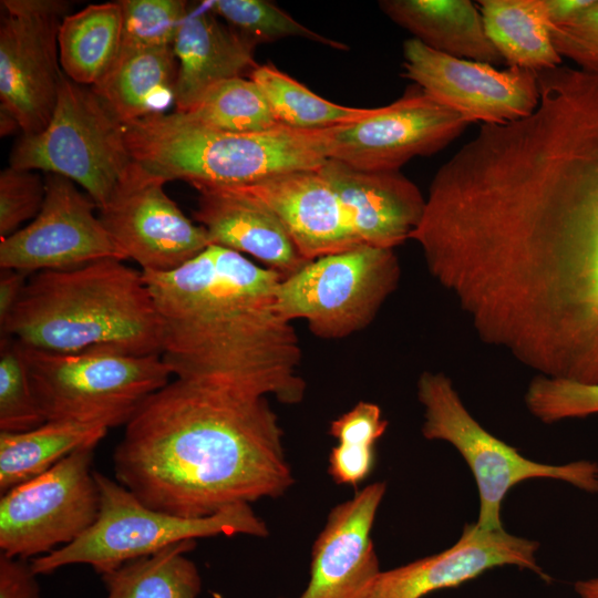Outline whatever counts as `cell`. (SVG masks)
Wrapping results in <instances>:
<instances>
[{
  "label": "cell",
  "instance_id": "6da1fadb",
  "mask_svg": "<svg viewBox=\"0 0 598 598\" xmlns=\"http://www.w3.org/2000/svg\"><path fill=\"white\" fill-rule=\"evenodd\" d=\"M282 435L266 398L175 379L125 424L115 480L155 511L213 516L292 486Z\"/></svg>",
  "mask_w": 598,
  "mask_h": 598
},
{
  "label": "cell",
  "instance_id": "7a4b0ae2",
  "mask_svg": "<svg viewBox=\"0 0 598 598\" xmlns=\"http://www.w3.org/2000/svg\"><path fill=\"white\" fill-rule=\"evenodd\" d=\"M143 272L176 379L239 394L302 401L301 349L276 307L282 278L216 245L169 272Z\"/></svg>",
  "mask_w": 598,
  "mask_h": 598
},
{
  "label": "cell",
  "instance_id": "3957f363",
  "mask_svg": "<svg viewBox=\"0 0 598 598\" xmlns=\"http://www.w3.org/2000/svg\"><path fill=\"white\" fill-rule=\"evenodd\" d=\"M1 333L53 353H162V322L143 272L113 258L32 274Z\"/></svg>",
  "mask_w": 598,
  "mask_h": 598
},
{
  "label": "cell",
  "instance_id": "277c9868",
  "mask_svg": "<svg viewBox=\"0 0 598 598\" xmlns=\"http://www.w3.org/2000/svg\"><path fill=\"white\" fill-rule=\"evenodd\" d=\"M331 128L288 126L231 133L199 125L183 113L153 114L124 124L132 159L167 182L234 187L303 169L330 158Z\"/></svg>",
  "mask_w": 598,
  "mask_h": 598
},
{
  "label": "cell",
  "instance_id": "5b68a950",
  "mask_svg": "<svg viewBox=\"0 0 598 598\" xmlns=\"http://www.w3.org/2000/svg\"><path fill=\"white\" fill-rule=\"evenodd\" d=\"M94 476L100 491L95 523L73 543L31 559L38 576L76 564L89 565L102 576L184 540L269 534L266 523L248 504L234 505L208 517L184 518L147 507L116 480L96 471Z\"/></svg>",
  "mask_w": 598,
  "mask_h": 598
},
{
  "label": "cell",
  "instance_id": "8992f818",
  "mask_svg": "<svg viewBox=\"0 0 598 598\" xmlns=\"http://www.w3.org/2000/svg\"><path fill=\"white\" fill-rule=\"evenodd\" d=\"M16 342L45 421L69 420L109 429L125 425L173 375L157 354L106 349L64 354Z\"/></svg>",
  "mask_w": 598,
  "mask_h": 598
},
{
  "label": "cell",
  "instance_id": "52a82bcc",
  "mask_svg": "<svg viewBox=\"0 0 598 598\" xmlns=\"http://www.w3.org/2000/svg\"><path fill=\"white\" fill-rule=\"evenodd\" d=\"M417 398L424 408L423 436L453 445L474 475L480 495L476 524L481 528H503V499L512 487L526 480L551 478L598 493L596 462L580 460L553 465L524 457L472 416L443 372L424 371L417 381Z\"/></svg>",
  "mask_w": 598,
  "mask_h": 598
},
{
  "label": "cell",
  "instance_id": "ba28073f",
  "mask_svg": "<svg viewBox=\"0 0 598 598\" xmlns=\"http://www.w3.org/2000/svg\"><path fill=\"white\" fill-rule=\"evenodd\" d=\"M133 162L124 125L91 86L60 76L56 103L47 127L22 135L10 166L62 175L103 207Z\"/></svg>",
  "mask_w": 598,
  "mask_h": 598
},
{
  "label": "cell",
  "instance_id": "9c48e42d",
  "mask_svg": "<svg viewBox=\"0 0 598 598\" xmlns=\"http://www.w3.org/2000/svg\"><path fill=\"white\" fill-rule=\"evenodd\" d=\"M400 274L394 249L359 245L310 260L281 278L276 307L291 322L306 320L317 337L344 338L372 322Z\"/></svg>",
  "mask_w": 598,
  "mask_h": 598
},
{
  "label": "cell",
  "instance_id": "30bf717a",
  "mask_svg": "<svg viewBox=\"0 0 598 598\" xmlns=\"http://www.w3.org/2000/svg\"><path fill=\"white\" fill-rule=\"evenodd\" d=\"M96 445L81 446L1 495V554L31 560L73 543L95 523L100 512L92 470Z\"/></svg>",
  "mask_w": 598,
  "mask_h": 598
},
{
  "label": "cell",
  "instance_id": "8fae6325",
  "mask_svg": "<svg viewBox=\"0 0 598 598\" xmlns=\"http://www.w3.org/2000/svg\"><path fill=\"white\" fill-rule=\"evenodd\" d=\"M70 3L2 0L0 106L24 135L43 131L54 111L60 76L59 31Z\"/></svg>",
  "mask_w": 598,
  "mask_h": 598
},
{
  "label": "cell",
  "instance_id": "7c38bea8",
  "mask_svg": "<svg viewBox=\"0 0 598 598\" xmlns=\"http://www.w3.org/2000/svg\"><path fill=\"white\" fill-rule=\"evenodd\" d=\"M166 182L133 161L99 208L109 234L144 272L173 271L212 246L207 230L166 194Z\"/></svg>",
  "mask_w": 598,
  "mask_h": 598
},
{
  "label": "cell",
  "instance_id": "4fadbf2b",
  "mask_svg": "<svg viewBox=\"0 0 598 598\" xmlns=\"http://www.w3.org/2000/svg\"><path fill=\"white\" fill-rule=\"evenodd\" d=\"M470 124L414 84L367 118L332 127L330 158L365 171H400L413 157L443 150Z\"/></svg>",
  "mask_w": 598,
  "mask_h": 598
},
{
  "label": "cell",
  "instance_id": "5bb4252c",
  "mask_svg": "<svg viewBox=\"0 0 598 598\" xmlns=\"http://www.w3.org/2000/svg\"><path fill=\"white\" fill-rule=\"evenodd\" d=\"M94 200L74 182L48 173L45 198L38 216L0 243L1 269L32 275L73 269L106 258L127 259L94 215Z\"/></svg>",
  "mask_w": 598,
  "mask_h": 598
},
{
  "label": "cell",
  "instance_id": "9a60e30c",
  "mask_svg": "<svg viewBox=\"0 0 598 598\" xmlns=\"http://www.w3.org/2000/svg\"><path fill=\"white\" fill-rule=\"evenodd\" d=\"M402 76L467 122L505 124L529 115L539 101L537 74L452 56L411 38Z\"/></svg>",
  "mask_w": 598,
  "mask_h": 598
},
{
  "label": "cell",
  "instance_id": "2e32d148",
  "mask_svg": "<svg viewBox=\"0 0 598 598\" xmlns=\"http://www.w3.org/2000/svg\"><path fill=\"white\" fill-rule=\"evenodd\" d=\"M385 489V483H372L331 509L312 546L309 582L297 598H371L382 571L371 532Z\"/></svg>",
  "mask_w": 598,
  "mask_h": 598
},
{
  "label": "cell",
  "instance_id": "e0dca14e",
  "mask_svg": "<svg viewBox=\"0 0 598 598\" xmlns=\"http://www.w3.org/2000/svg\"><path fill=\"white\" fill-rule=\"evenodd\" d=\"M539 544L501 529H484L466 524L450 548L410 564L381 571L371 598H423L444 588L457 587L488 569L516 566L535 573L545 581L550 577L536 560Z\"/></svg>",
  "mask_w": 598,
  "mask_h": 598
},
{
  "label": "cell",
  "instance_id": "ac0fdd59",
  "mask_svg": "<svg viewBox=\"0 0 598 598\" xmlns=\"http://www.w3.org/2000/svg\"><path fill=\"white\" fill-rule=\"evenodd\" d=\"M226 188L269 208L308 261L363 245L319 168L288 172Z\"/></svg>",
  "mask_w": 598,
  "mask_h": 598
},
{
  "label": "cell",
  "instance_id": "d6986e66",
  "mask_svg": "<svg viewBox=\"0 0 598 598\" xmlns=\"http://www.w3.org/2000/svg\"><path fill=\"white\" fill-rule=\"evenodd\" d=\"M319 171L361 244L394 249L411 239L422 219L425 197L400 171H365L332 158Z\"/></svg>",
  "mask_w": 598,
  "mask_h": 598
},
{
  "label": "cell",
  "instance_id": "ffe728a7",
  "mask_svg": "<svg viewBox=\"0 0 598 598\" xmlns=\"http://www.w3.org/2000/svg\"><path fill=\"white\" fill-rule=\"evenodd\" d=\"M194 218L212 245L248 254L282 278L308 262L278 217L264 204L226 187H198Z\"/></svg>",
  "mask_w": 598,
  "mask_h": 598
},
{
  "label": "cell",
  "instance_id": "44dd1931",
  "mask_svg": "<svg viewBox=\"0 0 598 598\" xmlns=\"http://www.w3.org/2000/svg\"><path fill=\"white\" fill-rule=\"evenodd\" d=\"M258 44L215 16L205 4H190L174 41L178 62L176 112L189 111L213 85L243 76L258 65Z\"/></svg>",
  "mask_w": 598,
  "mask_h": 598
},
{
  "label": "cell",
  "instance_id": "7402d4cb",
  "mask_svg": "<svg viewBox=\"0 0 598 598\" xmlns=\"http://www.w3.org/2000/svg\"><path fill=\"white\" fill-rule=\"evenodd\" d=\"M379 7L433 50L492 65L504 63L485 31L478 6L470 0H383Z\"/></svg>",
  "mask_w": 598,
  "mask_h": 598
},
{
  "label": "cell",
  "instance_id": "603a6c76",
  "mask_svg": "<svg viewBox=\"0 0 598 598\" xmlns=\"http://www.w3.org/2000/svg\"><path fill=\"white\" fill-rule=\"evenodd\" d=\"M177 72L173 47L124 52L92 89L124 125L164 113L175 100Z\"/></svg>",
  "mask_w": 598,
  "mask_h": 598
},
{
  "label": "cell",
  "instance_id": "cb8c5ba5",
  "mask_svg": "<svg viewBox=\"0 0 598 598\" xmlns=\"http://www.w3.org/2000/svg\"><path fill=\"white\" fill-rule=\"evenodd\" d=\"M485 31L508 68L539 72L561 65L543 0H481Z\"/></svg>",
  "mask_w": 598,
  "mask_h": 598
},
{
  "label": "cell",
  "instance_id": "d4e9b609",
  "mask_svg": "<svg viewBox=\"0 0 598 598\" xmlns=\"http://www.w3.org/2000/svg\"><path fill=\"white\" fill-rule=\"evenodd\" d=\"M107 430L59 420L25 432H0V494L47 472L81 446L97 444Z\"/></svg>",
  "mask_w": 598,
  "mask_h": 598
},
{
  "label": "cell",
  "instance_id": "484cf974",
  "mask_svg": "<svg viewBox=\"0 0 598 598\" xmlns=\"http://www.w3.org/2000/svg\"><path fill=\"white\" fill-rule=\"evenodd\" d=\"M122 27L120 1L90 4L65 16L58 40L64 74L78 84L96 85L117 56Z\"/></svg>",
  "mask_w": 598,
  "mask_h": 598
},
{
  "label": "cell",
  "instance_id": "4316f807",
  "mask_svg": "<svg viewBox=\"0 0 598 598\" xmlns=\"http://www.w3.org/2000/svg\"><path fill=\"white\" fill-rule=\"evenodd\" d=\"M195 539L171 545L102 575L106 598H198L202 577L186 554Z\"/></svg>",
  "mask_w": 598,
  "mask_h": 598
},
{
  "label": "cell",
  "instance_id": "83f0119b",
  "mask_svg": "<svg viewBox=\"0 0 598 598\" xmlns=\"http://www.w3.org/2000/svg\"><path fill=\"white\" fill-rule=\"evenodd\" d=\"M249 78L261 89L277 120L288 127L331 128L362 121L375 111L326 100L271 63L257 65Z\"/></svg>",
  "mask_w": 598,
  "mask_h": 598
},
{
  "label": "cell",
  "instance_id": "f1b7e54d",
  "mask_svg": "<svg viewBox=\"0 0 598 598\" xmlns=\"http://www.w3.org/2000/svg\"><path fill=\"white\" fill-rule=\"evenodd\" d=\"M183 114L205 127L231 133H259L282 126L261 89L249 76L213 85Z\"/></svg>",
  "mask_w": 598,
  "mask_h": 598
},
{
  "label": "cell",
  "instance_id": "f546056e",
  "mask_svg": "<svg viewBox=\"0 0 598 598\" xmlns=\"http://www.w3.org/2000/svg\"><path fill=\"white\" fill-rule=\"evenodd\" d=\"M388 421L379 405L360 401L330 423L329 434L338 441L329 454L328 473L337 484L358 486L375 465V444Z\"/></svg>",
  "mask_w": 598,
  "mask_h": 598
},
{
  "label": "cell",
  "instance_id": "4dcf8cb0",
  "mask_svg": "<svg viewBox=\"0 0 598 598\" xmlns=\"http://www.w3.org/2000/svg\"><path fill=\"white\" fill-rule=\"evenodd\" d=\"M206 6L215 16L257 44L298 37L338 50L348 49L342 42L308 29L270 1L215 0L206 2Z\"/></svg>",
  "mask_w": 598,
  "mask_h": 598
},
{
  "label": "cell",
  "instance_id": "1f68e13d",
  "mask_svg": "<svg viewBox=\"0 0 598 598\" xmlns=\"http://www.w3.org/2000/svg\"><path fill=\"white\" fill-rule=\"evenodd\" d=\"M120 4L123 27L118 53L173 47L189 8L182 0H121Z\"/></svg>",
  "mask_w": 598,
  "mask_h": 598
},
{
  "label": "cell",
  "instance_id": "d6a6232c",
  "mask_svg": "<svg viewBox=\"0 0 598 598\" xmlns=\"http://www.w3.org/2000/svg\"><path fill=\"white\" fill-rule=\"evenodd\" d=\"M44 422L18 344L4 337L0 352V432H25Z\"/></svg>",
  "mask_w": 598,
  "mask_h": 598
},
{
  "label": "cell",
  "instance_id": "836d02e7",
  "mask_svg": "<svg viewBox=\"0 0 598 598\" xmlns=\"http://www.w3.org/2000/svg\"><path fill=\"white\" fill-rule=\"evenodd\" d=\"M525 403L536 419L547 424L586 417L598 414V383L538 374L527 388Z\"/></svg>",
  "mask_w": 598,
  "mask_h": 598
},
{
  "label": "cell",
  "instance_id": "e575fe53",
  "mask_svg": "<svg viewBox=\"0 0 598 598\" xmlns=\"http://www.w3.org/2000/svg\"><path fill=\"white\" fill-rule=\"evenodd\" d=\"M45 198V181L32 169L9 166L0 174V235L6 238L34 219Z\"/></svg>",
  "mask_w": 598,
  "mask_h": 598
},
{
  "label": "cell",
  "instance_id": "d590c367",
  "mask_svg": "<svg viewBox=\"0 0 598 598\" xmlns=\"http://www.w3.org/2000/svg\"><path fill=\"white\" fill-rule=\"evenodd\" d=\"M553 43L560 56L574 61L578 69L598 72V0L566 23L550 28Z\"/></svg>",
  "mask_w": 598,
  "mask_h": 598
},
{
  "label": "cell",
  "instance_id": "8d00e7d4",
  "mask_svg": "<svg viewBox=\"0 0 598 598\" xmlns=\"http://www.w3.org/2000/svg\"><path fill=\"white\" fill-rule=\"evenodd\" d=\"M30 561L0 555V598H40V585Z\"/></svg>",
  "mask_w": 598,
  "mask_h": 598
},
{
  "label": "cell",
  "instance_id": "74e56055",
  "mask_svg": "<svg viewBox=\"0 0 598 598\" xmlns=\"http://www.w3.org/2000/svg\"><path fill=\"white\" fill-rule=\"evenodd\" d=\"M30 275L14 269H1L0 324L7 319L21 298Z\"/></svg>",
  "mask_w": 598,
  "mask_h": 598
},
{
  "label": "cell",
  "instance_id": "f35d334b",
  "mask_svg": "<svg viewBox=\"0 0 598 598\" xmlns=\"http://www.w3.org/2000/svg\"><path fill=\"white\" fill-rule=\"evenodd\" d=\"M546 11V17L550 28L559 27L582 9H585L591 0H543Z\"/></svg>",
  "mask_w": 598,
  "mask_h": 598
},
{
  "label": "cell",
  "instance_id": "ab89813d",
  "mask_svg": "<svg viewBox=\"0 0 598 598\" xmlns=\"http://www.w3.org/2000/svg\"><path fill=\"white\" fill-rule=\"evenodd\" d=\"M574 589L580 598H598V577L578 580Z\"/></svg>",
  "mask_w": 598,
  "mask_h": 598
},
{
  "label": "cell",
  "instance_id": "60d3db41",
  "mask_svg": "<svg viewBox=\"0 0 598 598\" xmlns=\"http://www.w3.org/2000/svg\"><path fill=\"white\" fill-rule=\"evenodd\" d=\"M17 128H20V125L17 118L6 109L0 106V134L1 136L2 137L7 136L13 133Z\"/></svg>",
  "mask_w": 598,
  "mask_h": 598
}]
</instances>
